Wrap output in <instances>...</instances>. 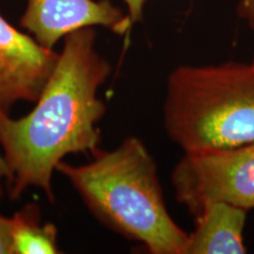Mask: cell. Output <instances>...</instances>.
Here are the masks:
<instances>
[{
  "label": "cell",
  "mask_w": 254,
  "mask_h": 254,
  "mask_svg": "<svg viewBox=\"0 0 254 254\" xmlns=\"http://www.w3.org/2000/svg\"><path fill=\"white\" fill-rule=\"evenodd\" d=\"M20 26L49 50L82 28L106 27L118 36L132 30L126 12L110 0H26Z\"/></svg>",
  "instance_id": "obj_6"
},
{
  "label": "cell",
  "mask_w": 254,
  "mask_h": 254,
  "mask_svg": "<svg viewBox=\"0 0 254 254\" xmlns=\"http://www.w3.org/2000/svg\"><path fill=\"white\" fill-rule=\"evenodd\" d=\"M59 53L40 46L12 26L0 13V110L8 111L19 101L36 103L55 68ZM11 178L0 154V200L2 182Z\"/></svg>",
  "instance_id": "obj_5"
},
{
  "label": "cell",
  "mask_w": 254,
  "mask_h": 254,
  "mask_svg": "<svg viewBox=\"0 0 254 254\" xmlns=\"http://www.w3.org/2000/svg\"><path fill=\"white\" fill-rule=\"evenodd\" d=\"M12 254L59 253L58 230L41 221L39 206L28 204L11 217Z\"/></svg>",
  "instance_id": "obj_8"
},
{
  "label": "cell",
  "mask_w": 254,
  "mask_h": 254,
  "mask_svg": "<svg viewBox=\"0 0 254 254\" xmlns=\"http://www.w3.org/2000/svg\"><path fill=\"white\" fill-rule=\"evenodd\" d=\"M95 44L93 27L68 34L36 107L18 119L0 110V147L11 172L6 186L12 200L38 187L55 204L52 177L60 161L99 148L98 123L106 106L98 91L112 67Z\"/></svg>",
  "instance_id": "obj_1"
},
{
  "label": "cell",
  "mask_w": 254,
  "mask_h": 254,
  "mask_svg": "<svg viewBox=\"0 0 254 254\" xmlns=\"http://www.w3.org/2000/svg\"><path fill=\"white\" fill-rule=\"evenodd\" d=\"M171 182L178 204L196 218L207 206L226 202L254 208V142L184 152Z\"/></svg>",
  "instance_id": "obj_4"
},
{
  "label": "cell",
  "mask_w": 254,
  "mask_h": 254,
  "mask_svg": "<svg viewBox=\"0 0 254 254\" xmlns=\"http://www.w3.org/2000/svg\"><path fill=\"white\" fill-rule=\"evenodd\" d=\"M57 171L107 228L152 254H185L189 233L167 211L157 164L139 138L127 136L113 151L98 148L80 166L60 161Z\"/></svg>",
  "instance_id": "obj_2"
},
{
  "label": "cell",
  "mask_w": 254,
  "mask_h": 254,
  "mask_svg": "<svg viewBox=\"0 0 254 254\" xmlns=\"http://www.w3.org/2000/svg\"><path fill=\"white\" fill-rule=\"evenodd\" d=\"M0 254H12L11 218L0 214Z\"/></svg>",
  "instance_id": "obj_9"
},
{
  "label": "cell",
  "mask_w": 254,
  "mask_h": 254,
  "mask_svg": "<svg viewBox=\"0 0 254 254\" xmlns=\"http://www.w3.org/2000/svg\"><path fill=\"white\" fill-rule=\"evenodd\" d=\"M237 13L254 31V0H239Z\"/></svg>",
  "instance_id": "obj_11"
},
{
  "label": "cell",
  "mask_w": 254,
  "mask_h": 254,
  "mask_svg": "<svg viewBox=\"0 0 254 254\" xmlns=\"http://www.w3.org/2000/svg\"><path fill=\"white\" fill-rule=\"evenodd\" d=\"M164 127L184 152L254 142V59L174 68L167 79Z\"/></svg>",
  "instance_id": "obj_3"
},
{
  "label": "cell",
  "mask_w": 254,
  "mask_h": 254,
  "mask_svg": "<svg viewBox=\"0 0 254 254\" xmlns=\"http://www.w3.org/2000/svg\"><path fill=\"white\" fill-rule=\"evenodd\" d=\"M126 5V14L128 17L129 24L134 25L138 21H141L144 14V6L146 0H123Z\"/></svg>",
  "instance_id": "obj_10"
},
{
  "label": "cell",
  "mask_w": 254,
  "mask_h": 254,
  "mask_svg": "<svg viewBox=\"0 0 254 254\" xmlns=\"http://www.w3.org/2000/svg\"><path fill=\"white\" fill-rule=\"evenodd\" d=\"M247 209L215 202L207 206L195 219V227L189 233L185 254H244Z\"/></svg>",
  "instance_id": "obj_7"
}]
</instances>
